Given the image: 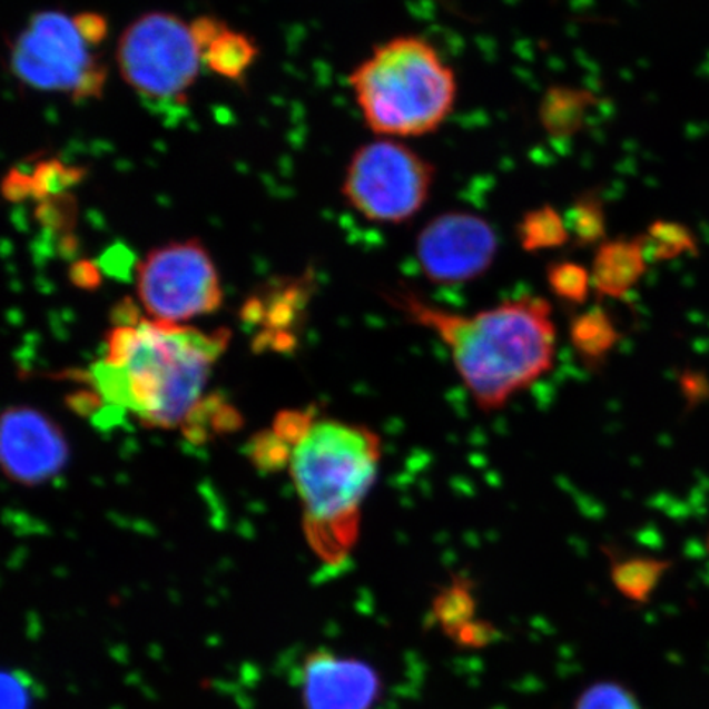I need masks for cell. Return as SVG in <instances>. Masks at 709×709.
<instances>
[{
	"label": "cell",
	"instance_id": "cell-1",
	"mask_svg": "<svg viewBox=\"0 0 709 709\" xmlns=\"http://www.w3.org/2000/svg\"><path fill=\"white\" fill-rule=\"evenodd\" d=\"M226 328L203 332L122 314L107 332L106 352L89 370L102 410L131 416L147 427L185 424L203 401Z\"/></svg>",
	"mask_w": 709,
	"mask_h": 709
},
{
	"label": "cell",
	"instance_id": "cell-2",
	"mask_svg": "<svg viewBox=\"0 0 709 709\" xmlns=\"http://www.w3.org/2000/svg\"><path fill=\"white\" fill-rule=\"evenodd\" d=\"M385 297L411 324L441 338L483 413L503 410L553 368L557 328L545 297L524 294L472 316L435 306L406 285Z\"/></svg>",
	"mask_w": 709,
	"mask_h": 709
},
{
	"label": "cell",
	"instance_id": "cell-3",
	"mask_svg": "<svg viewBox=\"0 0 709 709\" xmlns=\"http://www.w3.org/2000/svg\"><path fill=\"white\" fill-rule=\"evenodd\" d=\"M276 434L289 447L307 544L325 565H344L358 541L363 503L378 479L382 439L366 425L311 414H288Z\"/></svg>",
	"mask_w": 709,
	"mask_h": 709
},
{
	"label": "cell",
	"instance_id": "cell-4",
	"mask_svg": "<svg viewBox=\"0 0 709 709\" xmlns=\"http://www.w3.org/2000/svg\"><path fill=\"white\" fill-rule=\"evenodd\" d=\"M348 82L368 129L396 140L437 130L459 95L455 72L421 35H397L376 45Z\"/></svg>",
	"mask_w": 709,
	"mask_h": 709
},
{
	"label": "cell",
	"instance_id": "cell-5",
	"mask_svg": "<svg viewBox=\"0 0 709 709\" xmlns=\"http://www.w3.org/2000/svg\"><path fill=\"white\" fill-rule=\"evenodd\" d=\"M78 17L48 10L35 13L12 47L13 76L30 89L96 99L106 86V66Z\"/></svg>",
	"mask_w": 709,
	"mask_h": 709
},
{
	"label": "cell",
	"instance_id": "cell-6",
	"mask_svg": "<svg viewBox=\"0 0 709 709\" xmlns=\"http://www.w3.org/2000/svg\"><path fill=\"white\" fill-rule=\"evenodd\" d=\"M435 166L396 138L380 137L356 148L345 169L342 194L363 219L407 223L431 197Z\"/></svg>",
	"mask_w": 709,
	"mask_h": 709
},
{
	"label": "cell",
	"instance_id": "cell-7",
	"mask_svg": "<svg viewBox=\"0 0 709 709\" xmlns=\"http://www.w3.org/2000/svg\"><path fill=\"white\" fill-rule=\"evenodd\" d=\"M116 60L124 81L151 100L185 99L204 63L193 22L169 12L135 19L120 35Z\"/></svg>",
	"mask_w": 709,
	"mask_h": 709
},
{
	"label": "cell",
	"instance_id": "cell-8",
	"mask_svg": "<svg viewBox=\"0 0 709 709\" xmlns=\"http://www.w3.org/2000/svg\"><path fill=\"white\" fill-rule=\"evenodd\" d=\"M135 283L145 313L158 323L185 325L223 306L216 263L197 238L148 252L137 265Z\"/></svg>",
	"mask_w": 709,
	"mask_h": 709
},
{
	"label": "cell",
	"instance_id": "cell-9",
	"mask_svg": "<svg viewBox=\"0 0 709 709\" xmlns=\"http://www.w3.org/2000/svg\"><path fill=\"white\" fill-rule=\"evenodd\" d=\"M500 250L494 227L469 210H449L429 220L417 235L422 275L439 286L465 285L482 278Z\"/></svg>",
	"mask_w": 709,
	"mask_h": 709
},
{
	"label": "cell",
	"instance_id": "cell-10",
	"mask_svg": "<svg viewBox=\"0 0 709 709\" xmlns=\"http://www.w3.org/2000/svg\"><path fill=\"white\" fill-rule=\"evenodd\" d=\"M0 453L7 476L26 486L48 482L68 462L63 432L33 407H10L3 413Z\"/></svg>",
	"mask_w": 709,
	"mask_h": 709
},
{
	"label": "cell",
	"instance_id": "cell-11",
	"mask_svg": "<svg viewBox=\"0 0 709 709\" xmlns=\"http://www.w3.org/2000/svg\"><path fill=\"white\" fill-rule=\"evenodd\" d=\"M382 697V678L365 660L319 649L301 669L303 709H372Z\"/></svg>",
	"mask_w": 709,
	"mask_h": 709
},
{
	"label": "cell",
	"instance_id": "cell-12",
	"mask_svg": "<svg viewBox=\"0 0 709 709\" xmlns=\"http://www.w3.org/2000/svg\"><path fill=\"white\" fill-rule=\"evenodd\" d=\"M647 263L644 235L603 242L591 265L593 289L601 297L624 299L646 275Z\"/></svg>",
	"mask_w": 709,
	"mask_h": 709
},
{
	"label": "cell",
	"instance_id": "cell-13",
	"mask_svg": "<svg viewBox=\"0 0 709 709\" xmlns=\"http://www.w3.org/2000/svg\"><path fill=\"white\" fill-rule=\"evenodd\" d=\"M193 27L203 47L204 63L216 75L232 81L244 78L258 55L254 40L213 17H199L194 20Z\"/></svg>",
	"mask_w": 709,
	"mask_h": 709
},
{
	"label": "cell",
	"instance_id": "cell-14",
	"mask_svg": "<svg viewBox=\"0 0 709 709\" xmlns=\"http://www.w3.org/2000/svg\"><path fill=\"white\" fill-rule=\"evenodd\" d=\"M597 104V96L573 86H552L539 104V122L549 137L569 140L575 137Z\"/></svg>",
	"mask_w": 709,
	"mask_h": 709
},
{
	"label": "cell",
	"instance_id": "cell-15",
	"mask_svg": "<svg viewBox=\"0 0 709 709\" xmlns=\"http://www.w3.org/2000/svg\"><path fill=\"white\" fill-rule=\"evenodd\" d=\"M569 334L573 351L590 372L603 368L621 341L613 317L601 306L590 307L573 317Z\"/></svg>",
	"mask_w": 709,
	"mask_h": 709
},
{
	"label": "cell",
	"instance_id": "cell-16",
	"mask_svg": "<svg viewBox=\"0 0 709 709\" xmlns=\"http://www.w3.org/2000/svg\"><path fill=\"white\" fill-rule=\"evenodd\" d=\"M611 581L616 590L636 604H647L672 563L653 557H622L608 550Z\"/></svg>",
	"mask_w": 709,
	"mask_h": 709
},
{
	"label": "cell",
	"instance_id": "cell-17",
	"mask_svg": "<svg viewBox=\"0 0 709 709\" xmlns=\"http://www.w3.org/2000/svg\"><path fill=\"white\" fill-rule=\"evenodd\" d=\"M518 240L528 254L553 250L572 240L565 216L550 204L528 210L516 227Z\"/></svg>",
	"mask_w": 709,
	"mask_h": 709
},
{
	"label": "cell",
	"instance_id": "cell-18",
	"mask_svg": "<svg viewBox=\"0 0 709 709\" xmlns=\"http://www.w3.org/2000/svg\"><path fill=\"white\" fill-rule=\"evenodd\" d=\"M475 618L476 597L472 581L462 575L453 577L432 601L434 624L452 641L453 636Z\"/></svg>",
	"mask_w": 709,
	"mask_h": 709
},
{
	"label": "cell",
	"instance_id": "cell-19",
	"mask_svg": "<svg viewBox=\"0 0 709 709\" xmlns=\"http://www.w3.org/2000/svg\"><path fill=\"white\" fill-rule=\"evenodd\" d=\"M565 219L573 240L580 247H591L607 242V210L600 194H580Z\"/></svg>",
	"mask_w": 709,
	"mask_h": 709
},
{
	"label": "cell",
	"instance_id": "cell-20",
	"mask_svg": "<svg viewBox=\"0 0 709 709\" xmlns=\"http://www.w3.org/2000/svg\"><path fill=\"white\" fill-rule=\"evenodd\" d=\"M647 258L667 262L681 255H697V237L685 224L656 220L644 235Z\"/></svg>",
	"mask_w": 709,
	"mask_h": 709
},
{
	"label": "cell",
	"instance_id": "cell-21",
	"mask_svg": "<svg viewBox=\"0 0 709 709\" xmlns=\"http://www.w3.org/2000/svg\"><path fill=\"white\" fill-rule=\"evenodd\" d=\"M548 285L550 291L563 303L581 306L587 303L590 289L593 288L591 272L580 263L570 259L550 263L548 266Z\"/></svg>",
	"mask_w": 709,
	"mask_h": 709
},
{
	"label": "cell",
	"instance_id": "cell-22",
	"mask_svg": "<svg viewBox=\"0 0 709 709\" xmlns=\"http://www.w3.org/2000/svg\"><path fill=\"white\" fill-rule=\"evenodd\" d=\"M573 709H642L636 695L616 681H598L580 695Z\"/></svg>",
	"mask_w": 709,
	"mask_h": 709
},
{
	"label": "cell",
	"instance_id": "cell-23",
	"mask_svg": "<svg viewBox=\"0 0 709 709\" xmlns=\"http://www.w3.org/2000/svg\"><path fill=\"white\" fill-rule=\"evenodd\" d=\"M500 638V631L493 622L486 619L475 618L469 624L463 626L452 641L462 649L480 650L494 644Z\"/></svg>",
	"mask_w": 709,
	"mask_h": 709
},
{
	"label": "cell",
	"instance_id": "cell-24",
	"mask_svg": "<svg viewBox=\"0 0 709 709\" xmlns=\"http://www.w3.org/2000/svg\"><path fill=\"white\" fill-rule=\"evenodd\" d=\"M30 691L26 678L17 672H3L2 709H30Z\"/></svg>",
	"mask_w": 709,
	"mask_h": 709
},
{
	"label": "cell",
	"instance_id": "cell-25",
	"mask_svg": "<svg viewBox=\"0 0 709 709\" xmlns=\"http://www.w3.org/2000/svg\"><path fill=\"white\" fill-rule=\"evenodd\" d=\"M683 391L687 394V397L693 401H700L701 397L707 396L708 394V383L707 380L698 378L697 373H690V375H685L683 380Z\"/></svg>",
	"mask_w": 709,
	"mask_h": 709
},
{
	"label": "cell",
	"instance_id": "cell-26",
	"mask_svg": "<svg viewBox=\"0 0 709 709\" xmlns=\"http://www.w3.org/2000/svg\"><path fill=\"white\" fill-rule=\"evenodd\" d=\"M707 549H708V552H709V534H708V538H707Z\"/></svg>",
	"mask_w": 709,
	"mask_h": 709
}]
</instances>
